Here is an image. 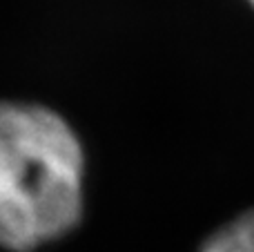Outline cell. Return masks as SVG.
Listing matches in <instances>:
<instances>
[{
	"mask_svg": "<svg viewBox=\"0 0 254 252\" xmlns=\"http://www.w3.org/2000/svg\"><path fill=\"white\" fill-rule=\"evenodd\" d=\"M85 208V147L58 110L0 101V246L29 252L65 237Z\"/></svg>",
	"mask_w": 254,
	"mask_h": 252,
	"instance_id": "6da1fadb",
	"label": "cell"
},
{
	"mask_svg": "<svg viewBox=\"0 0 254 252\" xmlns=\"http://www.w3.org/2000/svg\"><path fill=\"white\" fill-rule=\"evenodd\" d=\"M252 2H254V0H252Z\"/></svg>",
	"mask_w": 254,
	"mask_h": 252,
	"instance_id": "3957f363",
	"label": "cell"
},
{
	"mask_svg": "<svg viewBox=\"0 0 254 252\" xmlns=\"http://www.w3.org/2000/svg\"><path fill=\"white\" fill-rule=\"evenodd\" d=\"M201 252H254V210L239 214L212 232Z\"/></svg>",
	"mask_w": 254,
	"mask_h": 252,
	"instance_id": "7a4b0ae2",
	"label": "cell"
}]
</instances>
